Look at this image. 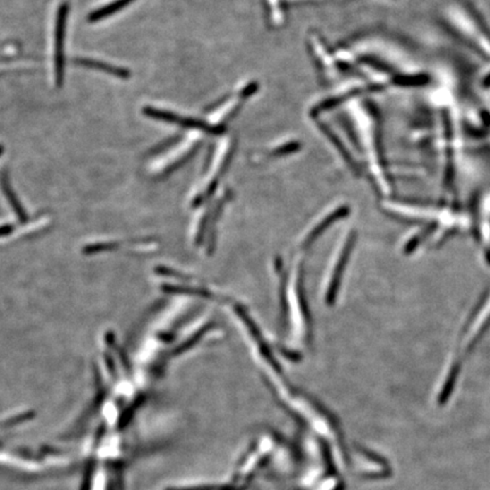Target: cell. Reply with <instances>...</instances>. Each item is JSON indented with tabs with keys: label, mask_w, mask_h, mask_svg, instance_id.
<instances>
[{
	"label": "cell",
	"mask_w": 490,
	"mask_h": 490,
	"mask_svg": "<svg viewBox=\"0 0 490 490\" xmlns=\"http://www.w3.org/2000/svg\"><path fill=\"white\" fill-rule=\"evenodd\" d=\"M14 230L13 225H4V226H0V236L8 235Z\"/></svg>",
	"instance_id": "10"
},
{
	"label": "cell",
	"mask_w": 490,
	"mask_h": 490,
	"mask_svg": "<svg viewBox=\"0 0 490 490\" xmlns=\"http://www.w3.org/2000/svg\"><path fill=\"white\" fill-rule=\"evenodd\" d=\"M69 4H61L58 7L54 26V82L57 88H62L65 81V40H66L67 20H69Z\"/></svg>",
	"instance_id": "3"
},
{
	"label": "cell",
	"mask_w": 490,
	"mask_h": 490,
	"mask_svg": "<svg viewBox=\"0 0 490 490\" xmlns=\"http://www.w3.org/2000/svg\"><path fill=\"white\" fill-rule=\"evenodd\" d=\"M347 211L349 208L346 206H336L333 210L326 212L319 221H315L298 240V247L300 253L303 255L318 240V238H320L325 231L328 230L339 219L346 216Z\"/></svg>",
	"instance_id": "5"
},
{
	"label": "cell",
	"mask_w": 490,
	"mask_h": 490,
	"mask_svg": "<svg viewBox=\"0 0 490 490\" xmlns=\"http://www.w3.org/2000/svg\"><path fill=\"white\" fill-rule=\"evenodd\" d=\"M133 1H135V0H115L112 3L107 4L101 8L95 9V12H92L88 16V22L95 23V22H99V21L105 20L108 16H112V15L116 14V13L121 12L122 9L131 5Z\"/></svg>",
	"instance_id": "9"
},
{
	"label": "cell",
	"mask_w": 490,
	"mask_h": 490,
	"mask_svg": "<svg viewBox=\"0 0 490 490\" xmlns=\"http://www.w3.org/2000/svg\"><path fill=\"white\" fill-rule=\"evenodd\" d=\"M450 22L453 25L457 26L456 29L459 30L462 35H467V39L471 41L472 37H474L473 42L476 43V47L482 50L486 56H490L489 37L484 35V31L478 29V22L471 16L470 13L467 12V9H450Z\"/></svg>",
	"instance_id": "4"
},
{
	"label": "cell",
	"mask_w": 490,
	"mask_h": 490,
	"mask_svg": "<svg viewBox=\"0 0 490 490\" xmlns=\"http://www.w3.org/2000/svg\"><path fill=\"white\" fill-rule=\"evenodd\" d=\"M74 63L78 66L95 69V71H101V72H105L106 74L112 75V76H115L117 78H123V80H127V78H129V76H131V72H129V69L109 65V64L105 63V62L95 61V59H90V58H75Z\"/></svg>",
	"instance_id": "7"
},
{
	"label": "cell",
	"mask_w": 490,
	"mask_h": 490,
	"mask_svg": "<svg viewBox=\"0 0 490 490\" xmlns=\"http://www.w3.org/2000/svg\"><path fill=\"white\" fill-rule=\"evenodd\" d=\"M356 233L354 230H347L343 233L341 240L335 247L333 257L330 259L329 266L325 274L321 296L326 305H334L339 298L342 281L347 264L350 262L351 253L356 245Z\"/></svg>",
	"instance_id": "2"
},
{
	"label": "cell",
	"mask_w": 490,
	"mask_h": 490,
	"mask_svg": "<svg viewBox=\"0 0 490 490\" xmlns=\"http://www.w3.org/2000/svg\"><path fill=\"white\" fill-rule=\"evenodd\" d=\"M144 115L148 117L156 119V121L166 122V123L177 124L180 127L184 129H198L202 132L214 133L219 132V129L211 127L209 124L204 123L202 121H198L194 118L183 117V116L176 115L174 112H166V110H161V109L153 108V107H144Z\"/></svg>",
	"instance_id": "6"
},
{
	"label": "cell",
	"mask_w": 490,
	"mask_h": 490,
	"mask_svg": "<svg viewBox=\"0 0 490 490\" xmlns=\"http://www.w3.org/2000/svg\"><path fill=\"white\" fill-rule=\"evenodd\" d=\"M285 308L290 326V337L293 345L307 344L311 336V322L304 293L302 259L298 258L290 270L285 285Z\"/></svg>",
	"instance_id": "1"
},
{
	"label": "cell",
	"mask_w": 490,
	"mask_h": 490,
	"mask_svg": "<svg viewBox=\"0 0 490 490\" xmlns=\"http://www.w3.org/2000/svg\"><path fill=\"white\" fill-rule=\"evenodd\" d=\"M4 146L3 144H0V156L3 155Z\"/></svg>",
	"instance_id": "11"
},
{
	"label": "cell",
	"mask_w": 490,
	"mask_h": 490,
	"mask_svg": "<svg viewBox=\"0 0 490 490\" xmlns=\"http://www.w3.org/2000/svg\"><path fill=\"white\" fill-rule=\"evenodd\" d=\"M0 185H1V189H3L4 194H5L7 200H8L9 204L12 206L13 210H14L16 216L20 218V221H28V216H26L25 211H24L23 206H22L20 201H18V197L15 194L12 185L9 183L8 175H7L6 172L1 173V176H0Z\"/></svg>",
	"instance_id": "8"
}]
</instances>
